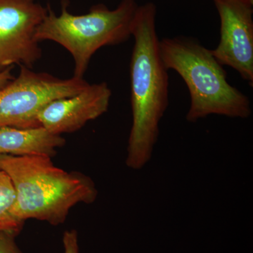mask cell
I'll use <instances>...</instances> for the list:
<instances>
[{"label":"cell","instance_id":"cell-1","mask_svg":"<svg viewBox=\"0 0 253 253\" xmlns=\"http://www.w3.org/2000/svg\"><path fill=\"white\" fill-rule=\"evenodd\" d=\"M157 8L138 5L131 26L134 44L130 61L132 113L126 164L134 169L149 161L159 134V123L168 106L169 77L159 52Z\"/></svg>","mask_w":253,"mask_h":253},{"label":"cell","instance_id":"cell-2","mask_svg":"<svg viewBox=\"0 0 253 253\" xmlns=\"http://www.w3.org/2000/svg\"><path fill=\"white\" fill-rule=\"evenodd\" d=\"M0 169L12 182L16 215L24 222L36 219L59 226L76 205L91 204L97 198L90 177L56 167L47 156L0 154Z\"/></svg>","mask_w":253,"mask_h":253},{"label":"cell","instance_id":"cell-3","mask_svg":"<svg viewBox=\"0 0 253 253\" xmlns=\"http://www.w3.org/2000/svg\"><path fill=\"white\" fill-rule=\"evenodd\" d=\"M159 52L166 69L177 73L187 86L191 96L188 121L195 123L212 114L251 116L249 98L229 84L224 66L199 41L184 36L163 38Z\"/></svg>","mask_w":253,"mask_h":253},{"label":"cell","instance_id":"cell-4","mask_svg":"<svg viewBox=\"0 0 253 253\" xmlns=\"http://www.w3.org/2000/svg\"><path fill=\"white\" fill-rule=\"evenodd\" d=\"M138 5L135 0H122L114 9L104 4L91 6L87 14L75 15L69 1L62 0L57 15L48 5L45 18L36 33L37 41H51L72 56L73 77L83 78L95 53L101 47L123 44L129 39Z\"/></svg>","mask_w":253,"mask_h":253},{"label":"cell","instance_id":"cell-5","mask_svg":"<svg viewBox=\"0 0 253 253\" xmlns=\"http://www.w3.org/2000/svg\"><path fill=\"white\" fill-rule=\"evenodd\" d=\"M89 84L84 78L62 79L20 66L17 77L0 89V128L41 126L38 116L43 108L78 94Z\"/></svg>","mask_w":253,"mask_h":253},{"label":"cell","instance_id":"cell-6","mask_svg":"<svg viewBox=\"0 0 253 253\" xmlns=\"http://www.w3.org/2000/svg\"><path fill=\"white\" fill-rule=\"evenodd\" d=\"M48 11L38 0H0V72L33 68L42 56L36 33Z\"/></svg>","mask_w":253,"mask_h":253},{"label":"cell","instance_id":"cell-7","mask_svg":"<svg viewBox=\"0 0 253 253\" xmlns=\"http://www.w3.org/2000/svg\"><path fill=\"white\" fill-rule=\"evenodd\" d=\"M220 18V41L212 54L253 85V0H213Z\"/></svg>","mask_w":253,"mask_h":253},{"label":"cell","instance_id":"cell-8","mask_svg":"<svg viewBox=\"0 0 253 253\" xmlns=\"http://www.w3.org/2000/svg\"><path fill=\"white\" fill-rule=\"evenodd\" d=\"M111 96L107 83L89 84L78 94L46 105L38 114V122L53 134L74 132L107 112Z\"/></svg>","mask_w":253,"mask_h":253},{"label":"cell","instance_id":"cell-9","mask_svg":"<svg viewBox=\"0 0 253 253\" xmlns=\"http://www.w3.org/2000/svg\"><path fill=\"white\" fill-rule=\"evenodd\" d=\"M65 144L66 139L62 136L53 134L43 126L0 128V154L52 158L57 149Z\"/></svg>","mask_w":253,"mask_h":253},{"label":"cell","instance_id":"cell-10","mask_svg":"<svg viewBox=\"0 0 253 253\" xmlns=\"http://www.w3.org/2000/svg\"><path fill=\"white\" fill-rule=\"evenodd\" d=\"M16 193L12 182L6 172L0 169V231L18 235L25 222L16 213Z\"/></svg>","mask_w":253,"mask_h":253},{"label":"cell","instance_id":"cell-11","mask_svg":"<svg viewBox=\"0 0 253 253\" xmlns=\"http://www.w3.org/2000/svg\"><path fill=\"white\" fill-rule=\"evenodd\" d=\"M16 236L14 233L0 231V253H23L16 244Z\"/></svg>","mask_w":253,"mask_h":253},{"label":"cell","instance_id":"cell-12","mask_svg":"<svg viewBox=\"0 0 253 253\" xmlns=\"http://www.w3.org/2000/svg\"><path fill=\"white\" fill-rule=\"evenodd\" d=\"M63 244L64 253H80L77 231L72 229L65 231Z\"/></svg>","mask_w":253,"mask_h":253},{"label":"cell","instance_id":"cell-13","mask_svg":"<svg viewBox=\"0 0 253 253\" xmlns=\"http://www.w3.org/2000/svg\"><path fill=\"white\" fill-rule=\"evenodd\" d=\"M12 69L13 67H10L0 72V89L15 78L12 73Z\"/></svg>","mask_w":253,"mask_h":253}]
</instances>
